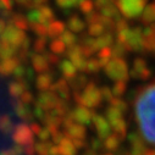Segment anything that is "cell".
I'll return each mask as SVG.
<instances>
[{
  "mask_svg": "<svg viewBox=\"0 0 155 155\" xmlns=\"http://www.w3.org/2000/svg\"><path fill=\"white\" fill-rule=\"evenodd\" d=\"M134 110L143 138L155 145V84L145 87L139 93Z\"/></svg>",
  "mask_w": 155,
  "mask_h": 155,
  "instance_id": "6da1fadb",
  "label": "cell"
},
{
  "mask_svg": "<svg viewBox=\"0 0 155 155\" xmlns=\"http://www.w3.org/2000/svg\"><path fill=\"white\" fill-rule=\"evenodd\" d=\"M147 5V0H117V8L128 18H134L142 15Z\"/></svg>",
  "mask_w": 155,
  "mask_h": 155,
  "instance_id": "7a4b0ae2",
  "label": "cell"
},
{
  "mask_svg": "<svg viewBox=\"0 0 155 155\" xmlns=\"http://www.w3.org/2000/svg\"><path fill=\"white\" fill-rule=\"evenodd\" d=\"M105 71L110 78L117 81V82H124V80H126L128 76L127 65L121 59H114L112 61L107 62Z\"/></svg>",
  "mask_w": 155,
  "mask_h": 155,
  "instance_id": "3957f363",
  "label": "cell"
},
{
  "mask_svg": "<svg viewBox=\"0 0 155 155\" xmlns=\"http://www.w3.org/2000/svg\"><path fill=\"white\" fill-rule=\"evenodd\" d=\"M25 38H26V35H25V33L21 29L16 28L15 26H9L4 31L3 43L9 44V45L16 48V47H18V45L22 44V42L25 41Z\"/></svg>",
  "mask_w": 155,
  "mask_h": 155,
  "instance_id": "277c9868",
  "label": "cell"
},
{
  "mask_svg": "<svg viewBox=\"0 0 155 155\" xmlns=\"http://www.w3.org/2000/svg\"><path fill=\"white\" fill-rule=\"evenodd\" d=\"M101 99V93L100 91H98L95 88V86L89 84L84 92H83V104L88 105V106H95L99 104Z\"/></svg>",
  "mask_w": 155,
  "mask_h": 155,
  "instance_id": "5b68a950",
  "label": "cell"
},
{
  "mask_svg": "<svg viewBox=\"0 0 155 155\" xmlns=\"http://www.w3.org/2000/svg\"><path fill=\"white\" fill-rule=\"evenodd\" d=\"M143 48L155 53V25L143 31Z\"/></svg>",
  "mask_w": 155,
  "mask_h": 155,
  "instance_id": "8992f818",
  "label": "cell"
},
{
  "mask_svg": "<svg viewBox=\"0 0 155 155\" xmlns=\"http://www.w3.org/2000/svg\"><path fill=\"white\" fill-rule=\"evenodd\" d=\"M150 71L148 70V66L147 64L140 60V59H137L134 61V65H133V68H132V74L136 76V77H139V78H147L149 76Z\"/></svg>",
  "mask_w": 155,
  "mask_h": 155,
  "instance_id": "52a82bcc",
  "label": "cell"
},
{
  "mask_svg": "<svg viewBox=\"0 0 155 155\" xmlns=\"http://www.w3.org/2000/svg\"><path fill=\"white\" fill-rule=\"evenodd\" d=\"M155 21V2L145 5L143 12H142V22H144L145 25H150Z\"/></svg>",
  "mask_w": 155,
  "mask_h": 155,
  "instance_id": "ba28073f",
  "label": "cell"
},
{
  "mask_svg": "<svg viewBox=\"0 0 155 155\" xmlns=\"http://www.w3.org/2000/svg\"><path fill=\"white\" fill-rule=\"evenodd\" d=\"M65 32V25L60 21H56V22H53L49 25L48 27V34L50 37H59L61 35L62 33Z\"/></svg>",
  "mask_w": 155,
  "mask_h": 155,
  "instance_id": "9c48e42d",
  "label": "cell"
},
{
  "mask_svg": "<svg viewBox=\"0 0 155 155\" xmlns=\"http://www.w3.org/2000/svg\"><path fill=\"white\" fill-rule=\"evenodd\" d=\"M68 27H70V29H71L72 32L78 33V32H82V31L84 29L86 25H84V22H83L78 16H73V17H71L70 21H68Z\"/></svg>",
  "mask_w": 155,
  "mask_h": 155,
  "instance_id": "30bf717a",
  "label": "cell"
},
{
  "mask_svg": "<svg viewBox=\"0 0 155 155\" xmlns=\"http://www.w3.org/2000/svg\"><path fill=\"white\" fill-rule=\"evenodd\" d=\"M33 65H34V68L37 70V71H39V72H43V71H45L47 68H48V61L45 60V58L44 56H42V55H34L33 56Z\"/></svg>",
  "mask_w": 155,
  "mask_h": 155,
  "instance_id": "8fae6325",
  "label": "cell"
},
{
  "mask_svg": "<svg viewBox=\"0 0 155 155\" xmlns=\"http://www.w3.org/2000/svg\"><path fill=\"white\" fill-rule=\"evenodd\" d=\"M61 71L67 78H73L76 76V67L71 61H64L61 64Z\"/></svg>",
  "mask_w": 155,
  "mask_h": 155,
  "instance_id": "7c38bea8",
  "label": "cell"
},
{
  "mask_svg": "<svg viewBox=\"0 0 155 155\" xmlns=\"http://www.w3.org/2000/svg\"><path fill=\"white\" fill-rule=\"evenodd\" d=\"M17 67V64L15 60L12 59H6L2 65H0V71H2L3 73L5 74H9L11 73L12 71H15V68Z\"/></svg>",
  "mask_w": 155,
  "mask_h": 155,
  "instance_id": "4fadbf2b",
  "label": "cell"
},
{
  "mask_svg": "<svg viewBox=\"0 0 155 155\" xmlns=\"http://www.w3.org/2000/svg\"><path fill=\"white\" fill-rule=\"evenodd\" d=\"M15 49L16 48H14L9 44L2 43V45H0V56L4 59H11V56L15 54Z\"/></svg>",
  "mask_w": 155,
  "mask_h": 155,
  "instance_id": "5bb4252c",
  "label": "cell"
},
{
  "mask_svg": "<svg viewBox=\"0 0 155 155\" xmlns=\"http://www.w3.org/2000/svg\"><path fill=\"white\" fill-rule=\"evenodd\" d=\"M37 83H38V87H39L41 89H45L51 83V77L48 73H43V74H41L39 77H38Z\"/></svg>",
  "mask_w": 155,
  "mask_h": 155,
  "instance_id": "9a60e30c",
  "label": "cell"
},
{
  "mask_svg": "<svg viewBox=\"0 0 155 155\" xmlns=\"http://www.w3.org/2000/svg\"><path fill=\"white\" fill-rule=\"evenodd\" d=\"M64 44H65V47H70V45H72L73 47V44H74V42H76V37H74V34L73 33H71V32H64L62 34H61V39H60Z\"/></svg>",
  "mask_w": 155,
  "mask_h": 155,
  "instance_id": "2e32d148",
  "label": "cell"
},
{
  "mask_svg": "<svg viewBox=\"0 0 155 155\" xmlns=\"http://www.w3.org/2000/svg\"><path fill=\"white\" fill-rule=\"evenodd\" d=\"M104 31H105V27H104L100 22L91 23L89 33H91L92 35H103V34H104Z\"/></svg>",
  "mask_w": 155,
  "mask_h": 155,
  "instance_id": "e0dca14e",
  "label": "cell"
},
{
  "mask_svg": "<svg viewBox=\"0 0 155 155\" xmlns=\"http://www.w3.org/2000/svg\"><path fill=\"white\" fill-rule=\"evenodd\" d=\"M50 48H51V50H53L55 54H58V55H60V54L65 53V49H66L65 44H64L61 41L53 42V43H51V45H50Z\"/></svg>",
  "mask_w": 155,
  "mask_h": 155,
  "instance_id": "ac0fdd59",
  "label": "cell"
},
{
  "mask_svg": "<svg viewBox=\"0 0 155 155\" xmlns=\"http://www.w3.org/2000/svg\"><path fill=\"white\" fill-rule=\"evenodd\" d=\"M81 9L86 15H89L93 11L94 5L92 2H89V0H81Z\"/></svg>",
  "mask_w": 155,
  "mask_h": 155,
  "instance_id": "d6986e66",
  "label": "cell"
},
{
  "mask_svg": "<svg viewBox=\"0 0 155 155\" xmlns=\"http://www.w3.org/2000/svg\"><path fill=\"white\" fill-rule=\"evenodd\" d=\"M100 66H101V65H100L99 61H97V60H91V61L86 62V68H87L89 72H93V71L95 72V71H98Z\"/></svg>",
  "mask_w": 155,
  "mask_h": 155,
  "instance_id": "ffe728a7",
  "label": "cell"
},
{
  "mask_svg": "<svg viewBox=\"0 0 155 155\" xmlns=\"http://www.w3.org/2000/svg\"><path fill=\"white\" fill-rule=\"evenodd\" d=\"M56 2L61 8H70V6L76 5L80 0H56Z\"/></svg>",
  "mask_w": 155,
  "mask_h": 155,
  "instance_id": "44dd1931",
  "label": "cell"
},
{
  "mask_svg": "<svg viewBox=\"0 0 155 155\" xmlns=\"http://www.w3.org/2000/svg\"><path fill=\"white\" fill-rule=\"evenodd\" d=\"M14 23H15V27L16 28H25L26 27V18H23L22 16L17 15L15 18H14Z\"/></svg>",
  "mask_w": 155,
  "mask_h": 155,
  "instance_id": "7402d4cb",
  "label": "cell"
},
{
  "mask_svg": "<svg viewBox=\"0 0 155 155\" xmlns=\"http://www.w3.org/2000/svg\"><path fill=\"white\" fill-rule=\"evenodd\" d=\"M21 84L18 83V82H16V83H12L11 84V87H10V91H11V93L12 94H20L21 93Z\"/></svg>",
  "mask_w": 155,
  "mask_h": 155,
  "instance_id": "603a6c76",
  "label": "cell"
},
{
  "mask_svg": "<svg viewBox=\"0 0 155 155\" xmlns=\"http://www.w3.org/2000/svg\"><path fill=\"white\" fill-rule=\"evenodd\" d=\"M97 5L100 6V8H105L107 5H111L114 3V0H97Z\"/></svg>",
  "mask_w": 155,
  "mask_h": 155,
  "instance_id": "cb8c5ba5",
  "label": "cell"
},
{
  "mask_svg": "<svg viewBox=\"0 0 155 155\" xmlns=\"http://www.w3.org/2000/svg\"><path fill=\"white\" fill-rule=\"evenodd\" d=\"M45 2H47V0H34L35 4H44Z\"/></svg>",
  "mask_w": 155,
  "mask_h": 155,
  "instance_id": "d4e9b609",
  "label": "cell"
}]
</instances>
